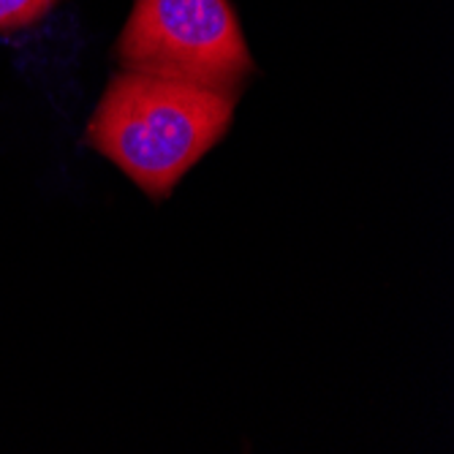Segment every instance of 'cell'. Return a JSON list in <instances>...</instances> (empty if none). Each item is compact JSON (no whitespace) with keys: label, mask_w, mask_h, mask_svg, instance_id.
I'll use <instances>...</instances> for the list:
<instances>
[{"label":"cell","mask_w":454,"mask_h":454,"mask_svg":"<svg viewBox=\"0 0 454 454\" xmlns=\"http://www.w3.org/2000/svg\"><path fill=\"white\" fill-rule=\"evenodd\" d=\"M231 117L234 96L122 71L88 122V142L147 196L163 199L226 134Z\"/></svg>","instance_id":"obj_1"},{"label":"cell","mask_w":454,"mask_h":454,"mask_svg":"<svg viewBox=\"0 0 454 454\" xmlns=\"http://www.w3.org/2000/svg\"><path fill=\"white\" fill-rule=\"evenodd\" d=\"M122 71L237 96L254 71L229 0H137L117 41Z\"/></svg>","instance_id":"obj_2"},{"label":"cell","mask_w":454,"mask_h":454,"mask_svg":"<svg viewBox=\"0 0 454 454\" xmlns=\"http://www.w3.org/2000/svg\"><path fill=\"white\" fill-rule=\"evenodd\" d=\"M55 0H0V30L22 27L47 14Z\"/></svg>","instance_id":"obj_3"}]
</instances>
